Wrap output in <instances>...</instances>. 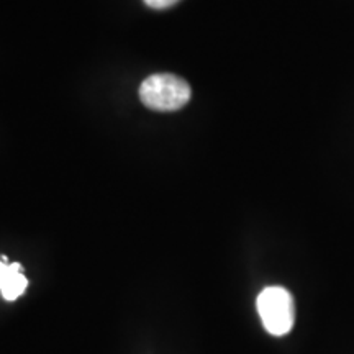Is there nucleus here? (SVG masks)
Segmentation results:
<instances>
[{"mask_svg": "<svg viewBox=\"0 0 354 354\" xmlns=\"http://www.w3.org/2000/svg\"><path fill=\"white\" fill-rule=\"evenodd\" d=\"M192 97L190 86L174 74H153L140 86V99L156 112H174L183 109Z\"/></svg>", "mask_w": 354, "mask_h": 354, "instance_id": "1", "label": "nucleus"}, {"mask_svg": "<svg viewBox=\"0 0 354 354\" xmlns=\"http://www.w3.org/2000/svg\"><path fill=\"white\" fill-rule=\"evenodd\" d=\"M256 307L268 333L284 336L289 333L295 322V305L290 292L284 287L272 286L258 295Z\"/></svg>", "mask_w": 354, "mask_h": 354, "instance_id": "2", "label": "nucleus"}, {"mask_svg": "<svg viewBox=\"0 0 354 354\" xmlns=\"http://www.w3.org/2000/svg\"><path fill=\"white\" fill-rule=\"evenodd\" d=\"M26 286H28V281L24 276V268L19 263H10V271H8L6 282H3L2 289H0L3 299L8 300V302H13L26 290Z\"/></svg>", "mask_w": 354, "mask_h": 354, "instance_id": "3", "label": "nucleus"}, {"mask_svg": "<svg viewBox=\"0 0 354 354\" xmlns=\"http://www.w3.org/2000/svg\"><path fill=\"white\" fill-rule=\"evenodd\" d=\"M148 7L151 8H158V10H165V8H169L172 6H176L177 2L180 0H143Z\"/></svg>", "mask_w": 354, "mask_h": 354, "instance_id": "4", "label": "nucleus"}, {"mask_svg": "<svg viewBox=\"0 0 354 354\" xmlns=\"http://www.w3.org/2000/svg\"><path fill=\"white\" fill-rule=\"evenodd\" d=\"M8 271H10V263H7V259L2 258L0 259V289H2L3 282H6Z\"/></svg>", "mask_w": 354, "mask_h": 354, "instance_id": "5", "label": "nucleus"}]
</instances>
